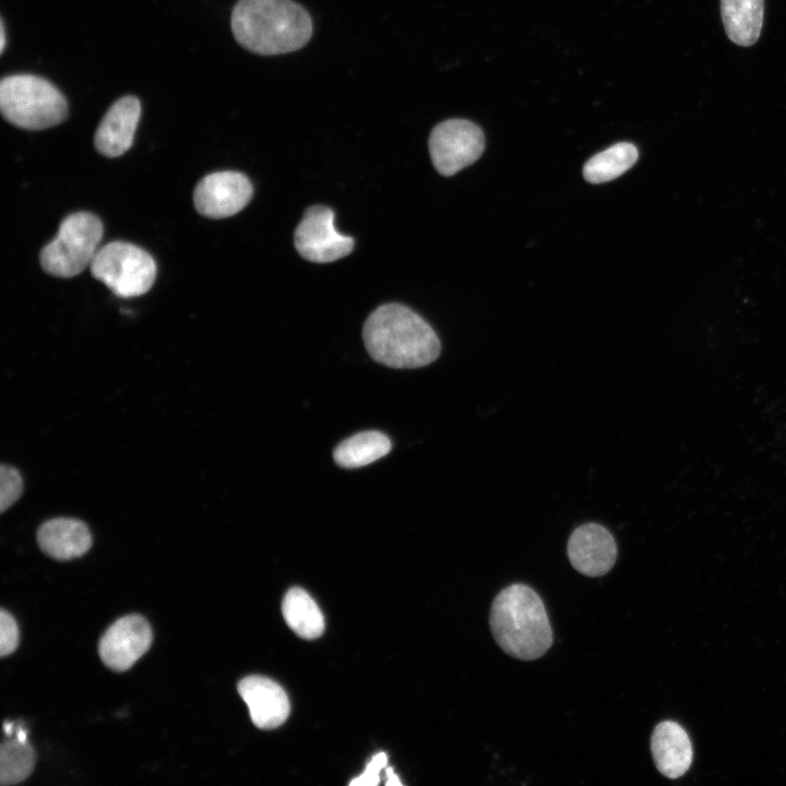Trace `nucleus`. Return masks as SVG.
<instances>
[{"label": "nucleus", "instance_id": "f257e3e1", "mask_svg": "<svg viewBox=\"0 0 786 786\" xmlns=\"http://www.w3.org/2000/svg\"><path fill=\"white\" fill-rule=\"evenodd\" d=\"M362 338L374 361L396 369L429 365L441 350L433 329L419 314L400 303L377 308L365 322Z\"/></svg>", "mask_w": 786, "mask_h": 786}, {"label": "nucleus", "instance_id": "f03ea898", "mask_svg": "<svg viewBox=\"0 0 786 786\" xmlns=\"http://www.w3.org/2000/svg\"><path fill=\"white\" fill-rule=\"evenodd\" d=\"M235 39L263 56L291 52L311 37L307 11L291 0H239L231 13Z\"/></svg>", "mask_w": 786, "mask_h": 786}, {"label": "nucleus", "instance_id": "7ed1b4c3", "mask_svg": "<svg viewBox=\"0 0 786 786\" xmlns=\"http://www.w3.org/2000/svg\"><path fill=\"white\" fill-rule=\"evenodd\" d=\"M489 624L498 645L517 659L539 658L552 644L544 603L524 584H512L498 593L491 604Z\"/></svg>", "mask_w": 786, "mask_h": 786}, {"label": "nucleus", "instance_id": "20e7f679", "mask_svg": "<svg viewBox=\"0 0 786 786\" xmlns=\"http://www.w3.org/2000/svg\"><path fill=\"white\" fill-rule=\"evenodd\" d=\"M0 109L8 122L27 130L55 127L68 116L63 94L52 83L34 74H13L2 79Z\"/></svg>", "mask_w": 786, "mask_h": 786}, {"label": "nucleus", "instance_id": "39448f33", "mask_svg": "<svg viewBox=\"0 0 786 786\" xmlns=\"http://www.w3.org/2000/svg\"><path fill=\"white\" fill-rule=\"evenodd\" d=\"M100 219L88 212L67 216L56 237L40 251L43 270L57 277H72L91 265L103 238Z\"/></svg>", "mask_w": 786, "mask_h": 786}, {"label": "nucleus", "instance_id": "423d86ee", "mask_svg": "<svg viewBox=\"0 0 786 786\" xmlns=\"http://www.w3.org/2000/svg\"><path fill=\"white\" fill-rule=\"evenodd\" d=\"M94 278L122 298L145 294L156 278V264L142 248L124 242H109L98 249L90 265Z\"/></svg>", "mask_w": 786, "mask_h": 786}, {"label": "nucleus", "instance_id": "0eeeda50", "mask_svg": "<svg viewBox=\"0 0 786 786\" xmlns=\"http://www.w3.org/2000/svg\"><path fill=\"white\" fill-rule=\"evenodd\" d=\"M485 148L481 129L472 121L449 119L429 136V153L436 170L449 177L477 160Z\"/></svg>", "mask_w": 786, "mask_h": 786}, {"label": "nucleus", "instance_id": "6e6552de", "mask_svg": "<svg viewBox=\"0 0 786 786\" xmlns=\"http://www.w3.org/2000/svg\"><path fill=\"white\" fill-rule=\"evenodd\" d=\"M298 253L315 263H329L348 255L355 245L352 237L340 234L334 227V212L324 205L306 210L294 234Z\"/></svg>", "mask_w": 786, "mask_h": 786}, {"label": "nucleus", "instance_id": "1a4fd4ad", "mask_svg": "<svg viewBox=\"0 0 786 786\" xmlns=\"http://www.w3.org/2000/svg\"><path fill=\"white\" fill-rule=\"evenodd\" d=\"M253 188L249 178L226 170L206 175L195 187L193 203L206 217L224 218L240 212L251 200Z\"/></svg>", "mask_w": 786, "mask_h": 786}, {"label": "nucleus", "instance_id": "9d476101", "mask_svg": "<svg viewBox=\"0 0 786 786\" xmlns=\"http://www.w3.org/2000/svg\"><path fill=\"white\" fill-rule=\"evenodd\" d=\"M152 630L140 615H129L114 622L103 634L98 652L103 663L112 670L124 671L150 648Z\"/></svg>", "mask_w": 786, "mask_h": 786}, {"label": "nucleus", "instance_id": "9b49d317", "mask_svg": "<svg viewBox=\"0 0 786 786\" xmlns=\"http://www.w3.org/2000/svg\"><path fill=\"white\" fill-rule=\"evenodd\" d=\"M572 567L586 576L609 572L617 559V545L610 532L597 523L576 527L568 540Z\"/></svg>", "mask_w": 786, "mask_h": 786}, {"label": "nucleus", "instance_id": "f8f14e48", "mask_svg": "<svg viewBox=\"0 0 786 786\" xmlns=\"http://www.w3.org/2000/svg\"><path fill=\"white\" fill-rule=\"evenodd\" d=\"M238 692L248 705L252 723L261 729H272L288 717L290 704L284 689L263 676H248L238 683Z\"/></svg>", "mask_w": 786, "mask_h": 786}, {"label": "nucleus", "instance_id": "ddd939ff", "mask_svg": "<svg viewBox=\"0 0 786 786\" xmlns=\"http://www.w3.org/2000/svg\"><path fill=\"white\" fill-rule=\"evenodd\" d=\"M141 117V104L134 96H124L115 102L96 129L94 145L107 157H118L133 143Z\"/></svg>", "mask_w": 786, "mask_h": 786}, {"label": "nucleus", "instance_id": "4468645a", "mask_svg": "<svg viewBox=\"0 0 786 786\" xmlns=\"http://www.w3.org/2000/svg\"><path fill=\"white\" fill-rule=\"evenodd\" d=\"M654 764L664 776L681 777L691 766L693 750L687 731L672 720L657 724L651 736Z\"/></svg>", "mask_w": 786, "mask_h": 786}, {"label": "nucleus", "instance_id": "2eb2a0df", "mask_svg": "<svg viewBox=\"0 0 786 786\" xmlns=\"http://www.w3.org/2000/svg\"><path fill=\"white\" fill-rule=\"evenodd\" d=\"M43 552L57 560H71L83 556L92 546L86 524L72 517H55L44 522L37 531Z\"/></svg>", "mask_w": 786, "mask_h": 786}, {"label": "nucleus", "instance_id": "dca6fc26", "mask_svg": "<svg viewBox=\"0 0 786 786\" xmlns=\"http://www.w3.org/2000/svg\"><path fill=\"white\" fill-rule=\"evenodd\" d=\"M720 12L731 41L747 47L758 40L763 23V0H720Z\"/></svg>", "mask_w": 786, "mask_h": 786}, {"label": "nucleus", "instance_id": "f3484780", "mask_svg": "<svg viewBox=\"0 0 786 786\" xmlns=\"http://www.w3.org/2000/svg\"><path fill=\"white\" fill-rule=\"evenodd\" d=\"M391 448L392 443L384 433L362 431L341 442L334 450L333 457L341 467L356 468L383 457Z\"/></svg>", "mask_w": 786, "mask_h": 786}, {"label": "nucleus", "instance_id": "a211bd4d", "mask_svg": "<svg viewBox=\"0 0 786 786\" xmlns=\"http://www.w3.org/2000/svg\"><path fill=\"white\" fill-rule=\"evenodd\" d=\"M283 616L291 630L303 639H315L324 631V618L317 603L300 587L290 588L282 605Z\"/></svg>", "mask_w": 786, "mask_h": 786}, {"label": "nucleus", "instance_id": "6ab92c4d", "mask_svg": "<svg viewBox=\"0 0 786 786\" xmlns=\"http://www.w3.org/2000/svg\"><path fill=\"white\" fill-rule=\"evenodd\" d=\"M638 156V148L632 143H617L591 157L583 167V176L591 183L610 181L629 170Z\"/></svg>", "mask_w": 786, "mask_h": 786}, {"label": "nucleus", "instance_id": "aec40b11", "mask_svg": "<svg viewBox=\"0 0 786 786\" xmlns=\"http://www.w3.org/2000/svg\"><path fill=\"white\" fill-rule=\"evenodd\" d=\"M35 753L32 746L17 738L2 742L0 748V784L14 785L33 772Z\"/></svg>", "mask_w": 786, "mask_h": 786}, {"label": "nucleus", "instance_id": "412c9836", "mask_svg": "<svg viewBox=\"0 0 786 786\" xmlns=\"http://www.w3.org/2000/svg\"><path fill=\"white\" fill-rule=\"evenodd\" d=\"M23 479L16 468L1 464L0 468V510L4 512L21 496Z\"/></svg>", "mask_w": 786, "mask_h": 786}, {"label": "nucleus", "instance_id": "4be33fe9", "mask_svg": "<svg viewBox=\"0 0 786 786\" xmlns=\"http://www.w3.org/2000/svg\"><path fill=\"white\" fill-rule=\"evenodd\" d=\"M19 645V628L12 615L5 610L0 612V655L13 653Z\"/></svg>", "mask_w": 786, "mask_h": 786}, {"label": "nucleus", "instance_id": "5701e85b", "mask_svg": "<svg viewBox=\"0 0 786 786\" xmlns=\"http://www.w3.org/2000/svg\"><path fill=\"white\" fill-rule=\"evenodd\" d=\"M388 764V757L384 752H379L372 757L367 764L364 773L355 777L349 785L356 786H376L380 782V771Z\"/></svg>", "mask_w": 786, "mask_h": 786}, {"label": "nucleus", "instance_id": "b1692460", "mask_svg": "<svg viewBox=\"0 0 786 786\" xmlns=\"http://www.w3.org/2000/svg\"><path fill=\"white\" fill-rule=\"evenodd\" d=\"M386 777H388V781L385 784L388 786L389 785H393V786L402 785L401 781L398 779L397 775L395 774V772L393 771L392 767H386Z\"/></svg>", "mask_w": 786, "mask_h": 786}, {"label": "nucleus", "instance_id": "393cba45", "mask_svg": "<svg viewBox=\"0 0 786 786\" xmlns=\"http://www.w3.org/2000/svg\"><path fill=\"white\" fill-rule=\"evenodd\" d=\"M20 741L26 742L27 741V731L22 727L19 726L16 728V737Z\"/></svg>", "mask_w": 786, "mask_h": 786}, {"label": "nucleus", "instance_id": "a878e982", "mask_svg": "<svg viewBox=\"0 0 786 786\" xmlns=\"http://www.w3.org/2000/svg\"><path fill=\"white\" fill-rule=\"evenodd\" d=\"M0 46H1V52H3L4 47H5V32H4V23H3V21H1V41H0Z\"/></svg>", "mask_w": 786, "mask_h": 786}, {"label": "nucleus", "instance_id": "bb28decb", "mask_svg": "<svg viewBox=\"0 0 786 786\" xmlns=\"http://www.w3.org/2000/svg\"><path fill=\"white\" fill-rule=\"evenodd\" d=\"M14 724L5 722L3 725V730L7 736H11L13 733Z\"/></svg>", "mask_w": 786, "mask_h": 786}]
</instances>
